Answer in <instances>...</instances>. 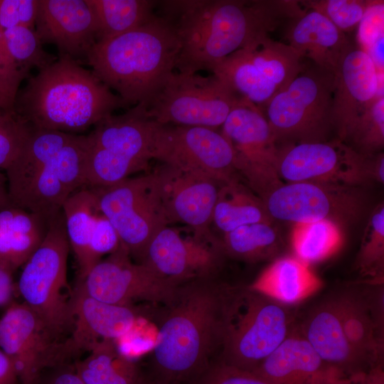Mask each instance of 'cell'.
<instances>
[{
    "mask_svg": "<svg viewBox=\"0 0 384 384\" xmlns=\"http://www.w3.org/2000/svg\"><path fill=\"white\" fill-rule=\"evenodd\" d=\"M36 32L42 44L56 46L59 55L86 60L96 43V26L85 0H38Z\"/></svg>",
    "mask_w": 384,
    "mask_h": 384,
    "instance_id": "cell-23",
    "label": "cell"
},
{
    "mask_svg": "<svg viewBox=\"0 0 384 384\" xmlns=\"http://www.w3.org/2000/svg\"><path fill=\"white\" fill-rule=\"evenodd\" d=\"M357 41L364 51L384 35V1H371L358 25Z\"/></svg>",
    "mask_w": 384,
    "mask_h": 384,
    "instance_id": "cell-45",
    "label": "cell"
},
{
    "mask_svg": "<svg viewBox=\"0 0 384 384\" xmlns=\"http://www.w3.org/2000/svg\"><path fill=\"white\" fill-rule=\"evenodd\" d=\"M91 189L100 211L116 230L121 245L134 262L140 263L152 238L170 224L154 172Z\"/></svg>",
    "mask_w": 384,
    "mask_h": 384,
    "instance_id": "cell-9",
    "label": "cell"
},
{
    "mask_svg": "<svg viewBox=\"0 0 384 384\" xmlns=\"http://www.w3.org/2000/svg\"><path fill=\"white\" fill-rule=\"evenodd\" d=\"M86 135L34 129L4 171L11 204L47 222L85 186Z\"/></svg>",
    "mask_w": 384,
    "mask_h": 384,
    "instance_id": "cell-5",
    "label": "cell"
},
{
    "mask_svg": "<svg viewBox=\"0 0 384 384\" xmlns=\"http://www.w3.org/2000/svg\"><path fill=\"white\" fill-rule=\"evenodd\" d=\"M48 222L38 215L9 204L0 209V262L16 270L44 238Z\"/></svg>",
    "mask_w": 384,
    "mask_h": 384,
    "instance_id": "cell-28",
    "label": "cell"
},
{
    "mask_svg": "<svg viewBox=\"0 0 384 384\" xmlns=\"http://www.w3.org/2000/svg\"><path fill=\"white\" fill-rule=\"evenodd\" d=\"M138 384H174V383H169L164 382L150 376L149 374H144L142 373Z\"/></svg>",
    "mask_w": 384,
    "mask_h": 384,
    "instance_id": "cell-52",
    "label": "cell"
},
{
    "mask_svg": "<svg viewBox=\"0 0 384 384\" xmlns=\"http://www.w3.org/2000/svg\"><path fill=\"white\" fill-rule=\"evenodd\" d=\"M373 156L357 153L338 138L290 144L279 148L277 174L286 183L316 182L362 187L373 181Z\"/></svg>",
    "mask_w": 384,
    "mask_h": 384,
    "instance_id": "cell-15",
    "label": "cell"
},
{
    "mask_svg": "<svg viewBox=\"0 0 384 384\" xmlns=\"http://www.w3.org/2000/svg\"><path fill=\"white\" fill-rule=\"evenodd\" d=\"M188 384L276 383L252 371L240 369L215 360Z\"/></svg>",
    "mask_w": 384,
    "mask_h": 384,
    "instance_id": "cell-41",
    "label": "cell"
},
{
    "mask_svg": "<svg viewBox=\"0 0 384 384\" xmlns=\"http://www.w3.org/2000/svg\"><path fill=\"white\" fill-rule=\"evenodd\" d=\"M0 348L21 384H40L45 369L68 363L63 341L24 302H12L0 318Z\"/></svg>",
    "mask_w": 384,
    "mask_h": 384,
    "instance_id": "cell-16",
    "label": "cell"
},
{
    "mask_svg": "<svg viewBox=\"0 0 384 384\" xmlns=\"http://www.w3.org/2000/svg\"><path fill=\"white\" fill-rule=\"evenodd\" d=\"M129 106L92 70L65 55L29 76L14 111L36 129L77 134Z\"/></svg>",
    "mask_w": 384,
    "mask_h": 384,
    "instance_id": "cell-3",
    "label": "cell"
},
{
    "mask_svg": "<svg viewBox=\"0 0 384 384\" xmlns=\"http://www.w3.org/2000/svg\"><path fill=\"white\" fill-rule=\"evenodd\" d=\"M305 9L319 12L340 31L346 32L358 26L370 1L316 0L299 1Z\"/></svg>",
    "mask_w": 384,
    "mask_h": 384,
    "instance_id": "cell-40",
    "label": "cell"
},
{
    "mask_svg": "<svg viewBox=\"0 0 384 384\" xmlns=\"http://www.w3.org/2000/svg\"><path fill=\"white\" fill-rule=\"evenodd\" d=\"M70 316V335L63 341L68 361L82 352H90L103 341L124 338L136 329L143 311L134 306L97 300L75 287Z\"/></svg>",
    "mask_w": 384,
    "mask_h": 384,
    "instance_id": "cell-21",
    "label": "cell"
},
{
    "mask_svg": "<svg viewBox=\"0 0 384 384\" xmlns=\"http://www.w3.org/2000/svg\"><path fill=\"white\" fill-rule=\"evenodd\" d=\"M239 176L260 198L283 182L277 174L279 147L268 122L257 105L241 98L223 124Z\"/></svg>",
    "mask_w": 384,
    "mask_h": 384,
    "instance_id": "cell-14",
    "label": "cell"
},
{
    "mask_svg": "<svg viewBox=\"0 0 384 384\" xmlns=\"http://www.w3.org/2000/svg\"><path fill=\"white\" fill-rule=\"evenodd\" d=\"M384 35L378 38L366 50L365 52L369 55L373 62L378 73L383 75L384 70Z\"/></svg>",
    "mask_w": 384,
    "mask_h": 384,
    "instance_id": "cell-48",
    "label": "cell"
},
{
    "mask_svg": "<svg viewBox=\"0 0 384 384\" xmlns=\"http://www.w3.org/2000/svg\"><path fill=\"white\" fill-rule=\"evenodd\" d=\"M286 38L302 58L332 73L351 43L346 33L314 10L292 19Z\"/></svg>",
    "mask_w": 384,
    "mask_h": 384,
    "instance_id": "cell-27",
    "label": "cell"
},
{
    "mask_svg": "<svg viewBox=\"0 0 384 384\" xmlns=\"http://www.w3.org/2000/svg\"><path fill=\"white\" fill-rule=\"evenodd\" d=\"M179 51L174 27L155 14L131 31L97 42L86 61L129 107L146 106L176 70Z\"/></svg>",
    "mask_w": 384,
    "mask_h": 384,
    "instance_id": "cell-4",
    "label": "cell"
},
{
    "mask_svg": "<svg viewBox=\"0 0 384 384\" xmlns=\"http://www.w3.org/2000/svg\"><path fill=\"white\" fill-rule=\"evenodd\" d=\"M154 159L223 183L240 178L233 149L216 129L158 124Z\"/></svg>",
    "mask_w": 384,
    "mask_h": 384,
    "instance_id": "cell-18",
    "label": "cell"
},
{
    "mask_svg": "<svg viewBox=\"0 0 384 384\" xmlns=\"http://www.w3.org/2000/svg\"><path fill=\"white\" fill-rule=\"evenodd\" d=\"M73 364L84 384H138L142 373L135 362L122 355L110 341L99 343Z\"/></svg>",
    "mask_w": 384,
    "mask_h": 384,
    "instance_id": "cell-32",
    "label": "cell"
},
{
    "mask_svg": "<svg viewBox=\"0 0 384 384\" xmlns=\"http://www.w3.org/2000/svg\"><path fill=\"white\" fill-rule=\"evenodd\" d=\"M2 33L9 56L16 65L27 74L33 68L43 69L58 59V56L43 49L34 29L15 26Z\"/></svg>",
    "mask_w": 384,
    "mask_h": 384,
    "instance_id": "cell-38",
    "label": "cell"
},
{
    "mask_svg": "<svg viewBox=\"0 0 384 384\" xmlns=\"http://www.w3.org/2000/svg\"><path fill=\"white\" fill-rule=\"evenodd\" d=\"M223 251L229 257L247 262H257L277 257L283 246L274 222L240 226L223 234Z\"/></svg>",
    "mask_w": 384,
    "mask_h": 384,
    "instance_id": "cell-34",
    "label": "cell"
},
{
    "mask_svg": "<svg viewBox=\"0 0 384 384\" xmlns=\"http://www.w3.org/2000/svg\"><path fill=\"white\" fill-rule=\"evenodd\" d=\"M260 198L273 220H326L340 227L358 220L367 203L361 186L316 182L282 183Z\"/></svg>",
    "mask_w": 384,
    "mask_h": 384,
    "instance_id": "cell-13",
    "label": "cell"
},
{
    "mask_svg": "<svg viewBox=\"0 0 384 384\" xmlns=\"http://www.w3.org/2000/svg\"><path fill=\"white\" fill-rule=\"evenodd\" d=\"M346 384H384L383 365L370 369L363 378L353 380Z\"/></svg>",
    "mask_w": 384,
    "mask_h": 384,
    "instance_id": "cell-50",
    "label": "cell"
},
{
    "mask_svg": "<svg viewBox=\"0 0 384 384\" xmlns=\"http://www.w3.org/2000/svg\"><path fill=\"white\" fill-rule=\"evenodd\" d=\"M33 130L14 110L0 109V171L16 160Z\"/></svg>",
    "mask_w": 384,
    "mask_h": 384,
    "instance_id": "cell-39",
    "label": "cell"
},
{
    "mask_svg": "<svg viewBox=\"0 0 384 384\" xmlns=\"http://www.w3.org/2000/svg\"><path fill=\"white\" fill-rule=\"evenodd\" d=\"M334 74V121L336 137L342 140L353 121L383 95V75L367 53L351 43Z\"/></svg>",
    "mask_w": 384,
    "mask_h": 384,
    "instance_id": "cell-22",
    "label": "cell"
},
{
    "mask_svg": "<svg viewBox=\"0 0 384 384\" xmlns=\"http://www.w3.org/2000/svg\"><path fill=\"white\" fill-rule=\"evenodd\" d=\"M268 222L274 220L262 200L240 178L221 186L213 212L212 225L223 234L242 225Z\"/></svg>",
    "mask_w": 384,
    "mask_h": 384,
    "instance_id": "cell-31",
    "label": "cell"
},
{
    "mask_svg": "<svg viewBox=\"0 0 384 384\" xmlns=\"http://www.w3.org/2000/svg\"><path fill=\"white\" fill-rule=\"evenodd\" d=\"M158 124L148 117L142 105L97 123L86 135L85 186L105 188L149 171Z\"/></svg>",
    "mask_w": 384,
    "mask_h": 384,
    "instance_id": "cell-6",
    "label": "cell"
},
{
    "mask_svg": "<svg viewBox=\"0 0 384 384\" xmlns=\"http://www.w3.org/2000/svg\"><path fill=\"white\" fill-rule=\"evenodd\" d=\"M240 99L213 73L203 76L175 70L144 106L148 117L161 124L216 129Z\"/></svg>",
    "mask_w": 384,
    "mask_h": 384,
    "instance_id": "cell-12",
    "label": "cell"
},
{
    "mask_svg": "<svg viewBox=\"0 0 384 384\" xmlns=\"http://www.w3.org/2000/svg\"><path fill=\"white\" fill-rule=\"evenodd\" d=\"M321 284L308 265L285 256L274 260L250 287L289 306L312 295Z\"/></svg>",
    "mask_w": 384,
    "mask_h": 384,
    "instance_id": "cell-29",
    "label": "cell"
},
{
    "mask_svg": "<svg viewBox=\"0 0 384 384\" xmlns=\"http://www.w3.org/2000/svg\"><path fill=\"white\" fill-rule=\"evenodd\" d=\"M226 258L221 239L167 225L152 238L140 262L176 285L219 274Z\"/></svg>",
    "mask_w": 384,
    "mask_h": 384,
    "instance_id": "cell-19",
    "label": "cell"
},
{
    "mask_svg": "<svg viewBox=\"0 0 384 384\" xmlns=\"http://www.w3.org/2000/svg\"><path fill=\"white\" fill-rule=\"evenodd\" d=\"M297 327L321 359L344 377L358 379L372 369L348 343L334 295L313 306Z\"/></svg>",
    "mask_w": 384,
    "mask_h": 384,
    "instance_id": "cell-24",
    "label": "cell"
},
{
    "mask_svg": "<svg viewBox=\"0 0 384 384\" xmlns=\"http://www.w3.org/2000/svg\"><path fill=\"white\" fill-rule=\"evenodd\" d=\"M28 77L29 74L21 70L9 56L0 30V109L14 110L20 85Z\"/></svg>",
    "mask_w": 384,
    "mask_h": 384,
    "instance_id": "cell-42",
    "label": "cell"
},
{
    "mask_svg": "<svg viewBox=\"0 0 384 384\" xmlns=\"http://www.w3.org/2000/svg\"><path fill=\"white\" fill-rule=\"evenodd\" d=\"M120 245V240L116 230L100 212L95 223L90 245L94 266L104 255H109L115 252Z\"/></svg>",
    "mask_w": 384,
    "mask_h": 384,
    "instance_id": "cell-44",
    "label": "cell"
},
{
    "mask_svg": "<svg viewBox=\"0 0 384 384\" xmlns=\"http://www.w3.org/2000/svg\"><path fill=\"white\" fill-rule=\"evenodd\" d=\"M38 0H0V30L15 26L34 29Z\"/></svg>",
    "mask_w": 384,
    "mask_h": 384,
    "instance_id": "cell-43",
    "label": "cell"
},
{
    "mask_svg": "<svg viewBox=\"0 0 384 384\" xmlns=\"http://www.w3.org/2000/svg\"><path fill=\"white\" fill-rule=\"evenodd\" d=\"M341 227L326 220L297 223L291 233L295 257L306 265L321 262L341 247Z\"/></svg>",
    "mask_w": 384,
    "mask_h": 384,
    "instance_id": "cell-35",
    "label": "cell"
},
{
    "mask_svg": "<svg viewBox=\"0 0 384 384\" xmlns=\"http://www.w3.org/2000/svg\"><path fill=\"white\" fill-rule=\"evenodd\" d=\"M334 88V73L313 63L260 108L279 148L337 138Z\"/></svg>",
    "mask_w": 384,
    "mask_h": 384,
    "instance_id": "cell-7",
    "label": "cell"
},
{
    "mask_svg": "<svg viewBox=\"0 0 384 384\" xmlns=\"http://www.w3.org/2000/svg\"><path fill=\"white\" fill-rule=\"evenodd\" d=\"M152 171L156 176L170 224L181 223L196 233L212 234L213 212L223 183L205 174L164 163Z\"/></svg>",
    "mask_w": 384,
    "mask_h": 384,
    "instance_id": "cell-20",
    "label": "cell"
},
{
    "mask_svg": "<svg viewBox=\"0 0 384 384\" xmlns=\"http://www.w3.org/2000/svg\"><path fill=\"white\" fill-rule=\"evenodd\" d=\"M180 43L176 71L212 70L225 58L269 36L292 18L287 0L158 1Z\"/></svg>",
    "mask_w": 384,
    "mask_h": 384,
    "instance_id": "cell-2",
    "label": "cell"
},
{
    "mask_svg": "<svg viewBox=\"0 0 384 384\" xmlns=\"http://www.w3.org/2000/svg\"><path fill=\"white\" fill-rule=\"evenodd\" d=\"M302 59L287 43L265 36L225 58L212 73L262 108L303 70Z\"/></svg>",
    "mask_w": 384,
    "mask_h": 384,
    "instance_id": "cell-10",
    "label": "cell"
},
{
    "mask_svg": "<svg viewBox=\"0 0 384 384\" xmlns=\"http://www.w3.org/2000/svg\"><path fill=\"white\" fill-rule=\"evenodd\" d=\"M18 380L14 366L0 348V384H16Z\"/></svg>",
    "mask_w": 384,
    "mask_h": 384,
    "instance_id": "cell-49",
    "label": "cell"
},
{
    "mask_svg": "<svg viewBox=\"0 0 384 384\" xmlns=\"http://www.w3.org/2000/svg\"><path fill=\"white\" fill-rule=\"evenodd\" d=\"M287 305L245 287L242 301L217 360L253 371L294 329Z\"/></svg>",
    "mask_w": 384,
    "mask_h": 384,
    "instance_id": "cell-11",
    "label": "cell"
},
{
    "mask_svg": "<svg viewBox=\"0 0 384 384\" xmlns=\"http://www.w3.org/2000/svg\"><path fill=\"white\" fill-rule=\"evenodd\" d=\"M41 384H84L76 372L74 364L65 363L50 369Z\"/></svg>",
    "mask_w": 384,
    "mask_h": 384,
    "instance_id": "cell-46",
    "label": "cell"
},
{
    "mask_svg": "<svg viewBox=\"0 0 384 384\" xmlns=\"http://www.w3.org/2000/svg\"><path fill=\"white\" fill-rule=\"evenodd\" d=\"M341 141L365 156L382 152L384 146V95L378 96L353 121Z\"/></svg>",
    "mask_w": 384,
    "mask_h": 384,
    "instance_id": "cell-36",
    "label": "cell"
},
{
    "mask_svg": "<svg viewBox=\"0 0 384 384\" xmlns=\"http://www.w3.org/2000/svg\"><path fill=\"white\" fill-rule=\"evenodd\" d=\"M178 286L134 262L122 245L98 262L76 285L97 300L124 306H134L138 301L167 305Z\"/></svg>",
    "mask_w": 384,
    "mask_h": 384,
    "instance_id": "cell-17",
    "label": "cell"
},
{
    "mask_svg": "<svg viewBox=\"0 0 384 384\" xmlns=\"http://www.w3.org/2000/svg\"><path fill=\"white\" fill-rule=\"evenodd\" d=\"M95 21L97 42L131 31L154 15L156 1L85 0ZM96 42V43H97Z\"/></svg>",
    "mask_w": 384,
    "mask_h": 384,
    "instance_id": "cell-33",
    "label": "cell"
},
{
    "mask_svg": "<svg viewBox=\"0 0 384 384\" xmlns=\"http://www.w3.org/2000/svg\"><path fill=\"white\" fill-rule=\"evenodd\" d=\"M9 204H11V202L8 193L6 178L5 174L0 171V209Z\"/></svg>",
    "mask_w": 384,
    "mask_h": 384,
    "instance_id": "cell-51",
    "label": "cell"
},
{
    "mask_svg": "<svg viewBox=\"0 0 384 384\" xmlns=\"http://www.w3.org/2000/svg\"><path fill=\"white\" fill-rule=\"evenodd\" d=\"M62 213L70 247L81 279L94 267L90 245L100 213L94 191L87 186L80 188L65 201Z\"/></svg>",
    "mask_w": 384,
    "mask_h": 384,
    "instance_id": "cell-30",
    "label": "cell"
},
{
    "mask_svg": "<svg viewBox=\"0 0 384 384\" xmlns=\"http://www.w3.org/2000/svg\"><path fill=\"white\" fill-rule=\"evenodd\" d=\"M245 289L221 280L219 274L179 284L171 302L156 310L158 329L148 374L169 383L188 384L217 360Z\"/></svg>",
    "mask_w": 384,
    "mask_h": 384,
    "instance_id": "cell-1",
    "label": "cell"
},
{
    "mask_svg": "<svg viewBox=\"0 0 384 384\" xmlns=\"http://www.w3.org/2000/svg\"><path fill=\"white\" fill-rule=\"evenodd\" d=\"M345 336L367 365H383L384 329L377 324L363 284L353 285L334 294Z\"/></svg>",
    "mask_w": 384,
    "mask_h": 384,
    "instance_id": "cell-26",
    "label": "cell"
},
{
    "mask_svg": "<svg viewBox=\"0 0 384 384\" xmlns=\"http://www.w3.org/2000/svg\"><path fill=\"white\" fill-rule=\"evenodd\" d=\"M13 270L0 262V306H9L12 303L16 284L14 282Z\"/></svg>",
    "mask_w": 384,
    "mask_h": 384,
    "instance_id": "cell-47",
    "label": "cell"
},
{
    "mask_svg": "<svg viewBox=\"0 0 384 384\" xmlns=\"http://www.w3.org/2000/svg\"><path fill=\"white\" fill-rule=\"evenodd\" d=\"M70 250L63 213L48 222L40 245L23 265L16 289L59 338L70 331L73 289L68 282Z\"/></svg>",
    "mask_w": 384,
    "mask_h": 384,
    "instance_id": "cell-8",
    "label": "cell"
},
{
    "mask_svg": "<svg viewBox=\"0 0 384 384\" xmlns=\"http://www.w3.org/2000/svg\"><path fill=\"white\" fill-rule=\"evenodd\" d=\"M252 372L276 384H346L356 380L324 362L297 326Z\"/></svg>",
    "mask_w": 384,
    "mask_h": 384,
    "instance_id": "cell-25",
    "label": "cell"
},
{
    "mask_svg": "<svg viewBox=\"0 0 384 384\" xmlns=\"http://www.w3.org/2000/svg\"><path fill=\"white\" fill-rule=\"evenodd\" d=\"M359 274L370 282H383L384 206L372 212L364 230L360 250L354 263Z\"/></svg>",
    "mask_w": 384,
    "mask_h": 384,
    "instance_id": "cell-37",
    "label": "cell"
}]
</instances>
